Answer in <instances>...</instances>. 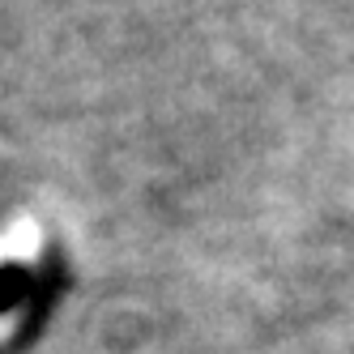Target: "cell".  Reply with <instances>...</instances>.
Masks as SVG:
<instances>
[{"label":"cell","instance_id":"6da1fadb","mask_svg":"<svg viewBox=\"0 0 354 354\" xmlns=\"http://www.w3.org/2000/svg\"><path fill=\"white\" fill-rule=\"evenodd\" d=\"M68 286V243L30 205L0 214V354L26 350Z\"/></svg>","mask_w":354,"mask_h":354}]
</instances>
